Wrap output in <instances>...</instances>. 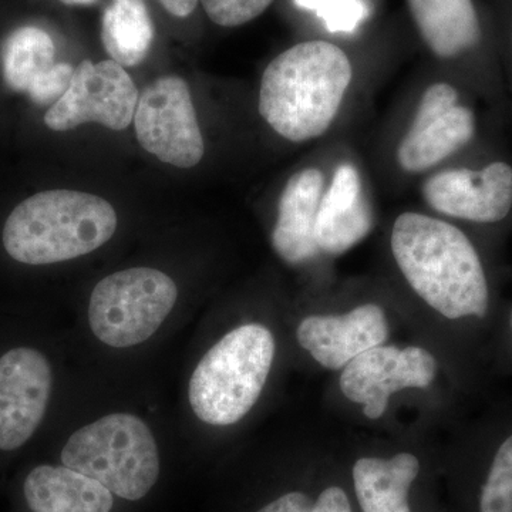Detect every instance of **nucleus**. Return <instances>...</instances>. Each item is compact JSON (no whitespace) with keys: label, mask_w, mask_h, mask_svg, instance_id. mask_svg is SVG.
I'll return each mask as SVG.
<instances>
[{"label":"nucleus","mask_w":512,"mask_h":512,"mask_svg":"<svg viewBox=\"0 0 512 512\" xmlns=\"http://www.w3.org/2000/svg\"><path fill=\"white\" fill-rule=\"evenodd\" d=\"M392 252L413 291L444 318L483 320L490 315L483 261L456 225L404 212L394 221Z\"/></svg>","instance_id":"nucleus-1"},{"label":"nucleus","mask_w":512,"mask_h":512,"mask_svg":"<svg viewBox=\"0 0 512 512\" xmlns=\"http://www.w3.org/2000/svg\"><path fill=\"white\" fill-rule=\"evenodd\" d=\"M352 79V63L339 46L325 40L299 43L262 74L259 114L285 140H315L338 117Z\"/></svg>","instance_id":"nucleus-2"},{"label":"nucleus","mask_w":512,"mask_h":512,"mask_svg":"<svg viewBox=\"0 0 512 512\" xmlns=\"http://www.w3.org/2000/svg\"><path fill=\"white\" fill-rule=\"evenodd\" d=\"M117 222L113 205L97 195L43 191L10 212L3 228V247L20 264L72 261L109 242Z\"/></svg>","instance_id":"nucleus-3"},{"label":"nucleus","mask_w":512,"mask_h":512,"mask_svg":"<svg viewBox=\"0 0 512 512\" xmlns=\"http://www.w3.org/2000/svg\"><path fill=\"white\" fill-rule=\"evenodd\" d=\"M275 339L261 323L231 330L200 360L188 399L195 416L210 426H231L258 402L272 363Z\"/></svg>","instance_id":"nucleus-4"},{"label":"nucleus","mask_w":512,"mask_h":512,"mask_svg":"<svg viewBox=\"0 0 512 512\" xmlns=\"http://www.w3.org/2000/svg\"><path fill=\"white\" fill-rule=\"evenodd\" d=\"M62 463L127 501L146 497L160 476L156 437L146 421L130 413L107 414L74 431Z\"/></svg>","instance_id":"nucleus-5"},{"label":"nucleus","mask_w":512,"mask_h":512,"mask_svg":"<svg viewBox=\"0 0 512 512\" xmlns=\"http://www.w3.org/2000/svg\"><path fill=\"white\" fill-rule=\"evenodd\" d=\"M177 299V284L163 271L124 269L101 279L93 289L90 329L110 348H133L161 328Z\"/></svg>","instance_id":"nucleus-6"},{"label":"nucleus","mask_w":512,"mask_h":512,"mask_svg":"<svg viewBox=\"0 0 512 512\" xmlns=\"http://www.w3.org/2000/svg\"><path fill=\"white\" fill-rule=\"evenodd\" d=\"M140 146L165 164L195 167L204 157V138L190 87L178 76H164L150 84L134 113Z\"/></svg>","instance_id":"nucleus-7"},{"label":"nucleus","mask_w":512,"mask_h":512,"mask_svg":"<svg viewBox=\"0 0 512 512\" xmlns=\"http://www.w3.org/2000/svg\"><path fill=\"white\" fill-rule=\"evenodd\" d=\"M138 103L136 84L114 60L93 63L83 60L74 69L69 89L45 114L53 131H70L84 123L110 130H126L134 120Z\"/></svg>","instance_id":"nucleus-8"},{"label":"nucleus","mask_w":512,"mask_h":512,"mask_svg":"<svg viewBox=\"0 0 512 512\" xmlns=\"http://www.w3.org/2000/svg\"><path fill=\"white\" fill-rule=\"evenodd\" d=\"M476 134V116L458 103L456 87L434 83L421 96L409 131L397 147V163L406 173L436 167L467 146Z\"/></svg>","instance_id":"nucleus-9"},{"label":"nucleus","mask_w":512,"mask_h":512,"mask_svg":"<svg viewBox=\"0 0 512 512\" xmlns=\"http://www.w3.org/2000/svg\"><path fill=\"white\" fill-rule=\"evenodd\" d=\"M437 373L429 350L410 346H376L343 367L340 389L350 402L363 404L369 419L383 416L390 396L407 387H427Z\"/></svg>","instance_id":"nucleus-10"},{"label":"nucleus","mask_w":512,"mask_h":512,"mask_svg":"<svg viewBox=\"0 0 512 512\" xmlns=\"http://www.w3.org/2000/svg\"><path fill=\"white\" fill-rule=\"evenodd\" d=\"M53 370L39 350L16 348L0 357V450L28 443L45 417Z\"/></svg>","instance_id":"nucleus-11"},{"label":"nucleus","mask_w":512,"mask_h":512,"mask_svg":"<svg viewBox=\"0 0 512 512\" xmlns=\"http://www.w3.org/2000/svg\"><path fill=\"white\" fill-rule=\"evenodd\" d=\"M421 195L439 214L474 224H497L512 210V167L495 161L481 170L441 171L423 184Z\"/></svg>","instance_id":"nucleus-12"},{"label":"nucleus","mask_w":512,"mask_h":512,"mask_svg":"<svg viewBox=\"0 0 512 512\" xmlns=\"http://www.w3.org/2000/svg\"><path fill=\"white\" fill-rule=\"evenodd\" d=\"M296 336L319 365L338 370L366 350L383 345L389 338V325L383 309L369 303L345 315L308 316Z\"/></svg>","instance_id":"nucleus-13"},{"label":"nucleus","mask_w":512,"mask_h":512,"mask_svg":"<svg viewBox=\"0 0 512 512\" xmlns=\"http://www.w3.org/2000/svg\"><path fill=\"white\" fill-rule=\"evenodd\" d=\"M373 225L375 215L362 175L355 164H340L320 200L315 231L319 252L345 254L370 234Z\"/></svg>","instance_id":"nucleus-14"},{"label":"nucleus","mask_w":512,"mask_h":512,"mask_svg":"<svg viewBox=\"0 0 512 512\" xmlns=\"http://www.w3.org/2000/svg\"><path fill=\"white\" fill-rule=\"evenodd\" d=\"M325 188L322 171L305 168L289 178L279 197L272 247L288 264H303L319 254L315 231Z\"/></svg>","instance_id":"nucleus-15"},{"label":"nucleus","mask_w":512,"mask_h":512,"mask_svg":"<svg viewBox=\"0 0 512 512\" xmlns=\"http://www.w3.org/2000/svg\"><path fill=\"white\" fill-rule=\"evenodd\" d=\"M23 494L32 512H110L114 505L104 485L66 466L33 468Z\"/></svg>","instance_id":"nucleus-16"},{"label":"nucleus","mask_w":512,"mask_h":512,"mask_svg":"<svg viewBox=\"0 0 512 512\" xmlns=\"http://www.w3.org/2000/svg\"><path fill=\"white\" fill-rule=\"evenodd\" d=\"M423 42L441 60L457 59L480 43L473 0H407Z\"/></svg>","instance_id":"nucleus-17"},{"label":"nucleus","mask_w":512,"mask_h":512,"mask_svg":"<svg viewBox=\"0 0 512 512\" xmlns=\"http://www.w3.org/2000/svg\"><path fill=\"white\" fill-rule=\"evenodd\" d=\"M420 463L413 454L390 460L360 458L353 467L357 500L363 512H412L409 491L419 476Z\"/></svg>","instance_id":"nucleus-18"},{"label":"nucleus","mask_w":512,"mask_h":512,"mask_svg":"<svg viewBox=\"0 0 512 512\" xmlns=\"http://www.w3.org/2000/svg\"><path fill=\"white\" fill-rule=\"evenodd\" d=\"M154 25L144 0H113L101 20V42L111 60L136 67L146 59Z\"/></svg>","instance_id":"nucleus-19"},{"label":"nucleus","mask_w":512,"mask_h":512,"mask_svg":"<svg viewBox=\"0 0 512 512\" xmlns=\"http://www.w3.org/2000/svg\"><path fill=\"white\" fill-rule=\"evenodd\" d=\"M52 37L36 26H23L10 33L2 50L3 77L10 89L28 93L30 86L55 66Z\"/></svg>","instance_id":"nucleus-20"},{"label":"nucleus","mask_w":512,"mask_h":512,"mask_svg":"<svg viewBox=\"0 0 512 512\" xmlns=\"http://www.w3.org/2000/svg\"><path fill=\"white\" fill-rule=\"evenodd\" d=\"M480 512H512V430L495 448L480 498Z\"/></svg>","instance_id":"nucleus-21"},{"label":"nucleus","mask_w":512,"mask_h":512,"mask_svg":"<svg viewBox=\"0 0 512 512\" xmlns=\"http://www.w3.org/2000/svg\"><path fill=\"white\" fill-rule=\"evenodd\" d=\"M208 18L222 28H237L261 16L274 0H200Z\"/></svg>","instance_id":"nucleus-22"},{"label":"nucleus","mask_w":512,"mask_h":512,"mask_svg":"<svg viewBox=\"0 0 512 512\" xmlns=\"http://www.w3.org/2000/svg\"><path fill=\"white\" fill-rule=\"evenodd\" d=\"M298 6L316 9L328 22L329 29L350 30L362 18L363 9L357 0H295Z\"/></svg>","instance_id":"nucleus-23"},{"label":"nucleus","mask_w":512,"mask_h":512,"mask_svg":"<svg viewBox=\"0 0 512 512\" xmlns=\"http://www.w3.org/2000/svg\"><path fill=\"white\" fill-rule=\"evenodd\" d=\"M74 67L69 63H56L45 76L40 77L28 90V96L39 106L55 104L62 99L72 82Z\"/></svg>","instance_id":"nucleus-24"},{"label":"nucleus","mask_w":512,"mask_h":512,"mask_svg":"<svg viewBox=\"0 0 512 512\" xmlns=\"http://www.w3.org/2000/svg\"><path fill=\"white\" fill-rule=\"evenodd\" d=\"M312 512H352V507L342 488L329 487L319 495Z\"/></svg>","instance_id":"nucleus-25"},{"label":"nucleus","mask_w":512,"mask_h":512,"mask_svg":"<svg viewBox=\"0 0 512 512\" xmlns=\"http://www.w3.org/2000/svg\"><path fill=\"white\" fill-rule=\"evenodd\" d=\"M313 503L308 495L288 493L272 501L258 512H312Z\"/></svg>","instance_id":"nucleus-26"},{"label":"nucleus","mask_w":512,"mask_h":512,"mask_svg":"<svg viewBox=\"0 0 512 512\" xmlns=\"http://www.w3.org/2000/svg\"><path fill=\"white\" fill-rule=\"evenodd\" d=\"M163 8L177 18H187L195 8H197L198 0H158Z\"/></svg>","instance_id":"nucleus-27"},{"label":"nucleus","mask_w":512,"mask_h":512,"mask_svg":"<svg viewBox=\"0 0 512 512\" xmlns=\"http://www.w3.org/2000/svg\"><path fill=\"white\" fill-rule=\"evenodd\" d=\"M64 5L79 6V5H92L96 0H60Z\"/></svg>","instance_id":"nucleus-28"},{"label":"nucleus","mask_w":512,"mask_h":512,"mask_svg":"<svg viewBox=\"0 0 512 512\" xmlns=\"http://www.w3.org/2000/svg\"><path fill=\"white\" fill-rule=\"evenodd\" d=\"M508 326H510V330L512 333V308H511V312H510V318H508Z\"/></svg>","instance_id":"nucleus-29"}]
</instances>
